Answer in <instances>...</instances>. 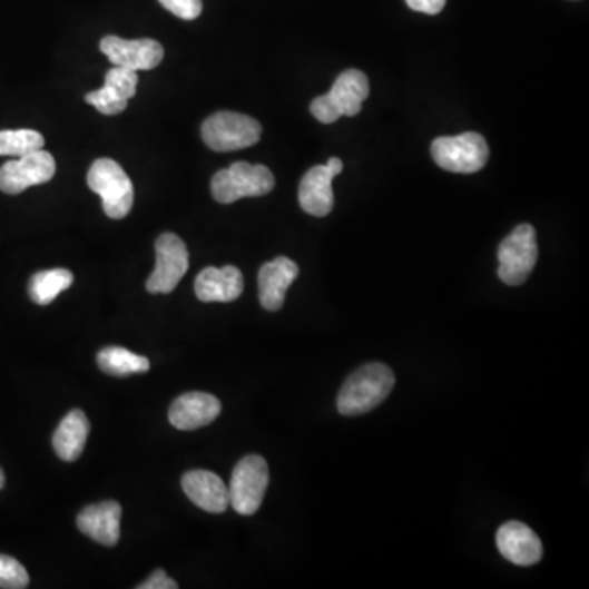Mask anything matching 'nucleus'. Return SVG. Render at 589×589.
<instances>
[{"mask_svg": "<svg viewBox=\"0 0 589 589\" xmlns=\"http://www.w3.org/2000/svg\"><path fill=\"white\" fill-rule=\"evenodd\" d=\"M72 282H75V275L68 268L37 272L28 284V295L37 305L47 306L53 303L59 294L68 291Z\"/></svg>", "mask_w": 589, "mask_h": 589, "instance_id": "aec40b11", "label": "nucleus"}, {"mask_svg": "<svg viewBox=\"0 0 589 589\" xmlns=\"http://www.w3.org/2000/svg\"><path fill=\"white\" fill-rule=\"evenodd\" d=\"M3 484H6V475H3L2 469H0V490H2Z\"/></svg>", "mask_w": 589, "mask_h": 589, "instance_id": "c85d7f7f", "label": "nucleus"}, {"mask_svg": "<svg viewBox=\"0 0 589 589\" xmlns=\"http://www.w3.org/2000/svg\"><path fill=\"white\" fill-rule=\"evenodd\" d=\"M86 102L89 106L96 107L104 115H118L128 107V100L125 97L118 96L115 90H111L107 86L87 94Z\"/></svg>", "mask_w": 589, "mask_h": 589, "instance_id": "b1692460", "label": "nucleus"}, {"mask_svg": "<svg viewBox=\"0 0 589 589\" xmlns=\"http://www.w3.org/2000/svg\"><path fill=\"white\" fill-rule=\"evenodd\" d=\"M393 386H395V374L389 365L379 362L364 365L344 382L337 395V410L344 416L369 413L380 403L385 402Z\"/></svg>", "mask_w": 589, "mask_h": 589, "instance_id": "f257e3e1", "label": "nucleus"}, {"mask_svg": "<svg viewBox=\"0 0 589 589\" xmlns=\"http://www.w3.org/2000/svg\"><path fill=\"white\" fill-rule=\"evenodd\" d=\"M100 51L107 56L114 66L134 69V71H149L161 65L164 48L159 41L143 38V40H124L120 37L102 38Z\"/></svg>", "mask_w": 589, "mask_h": 589, "instance_id": "f8f14e48", "label": "nucleus"}, {"mask_svg": "<svg viewBox=\"0 0 589 589\" xmlns=\"http://www.w3.org/2000/svg\"><path fill=\"white\" fill-rule=\"evenodd\" d=\"M408 7L414 12L438 16L445 7V0H406Z\"/></svg>", "mask_w": 589, "mask_h": 589, "instance_id": "bb28decb", "label": "nucleus"}, {"mask_svg": "<svg viewBox=\"0 0 589 589\" xmlns=\"http://www.w3.org/2000/svg\"><path fill=\"white\" fill-rule=\"evenodd\" d=\"M219 413H222V403L216 396L204 392H190L170 404L169 421L180 431H194L214 423Z\"/></svg>", "mask_w": 589, "mask_h": 589, "instance_id": "4468645a", "label": "nucleus"}, {"mask_svg": "<svg viewBox=\"0 0 589 589\" xmlns=\"http://www.w3.org/2000/svg\"><path fill=\"white\" fill-rule=\"evenodd\" d=\"M263 127L256 118L236 111H216L202 125V138L218 153L238 151L259 143Z\"/></svg>", "mask_w": 589, "mask_h": 589, "instance_id": "39448f33", "label": "nucleus"}, {"mask_svg": "<svg viewBox=\"0 0 589 589\" xmlns=\"http://www.w3.org/2000/svg\"><path fill=\"white\" fill-rule=\"evenodd\" d=\"M90 423L81 410L66 414L53 435L56 454L65 462H75L81 457L89 438Z\"/></svg>", "mask_w": 589, "mask_h": 589, "instance_id": "6ab92c4d", "label": "nucleus"}, {"mask_svg": "<svg viewBox=\"0 0 589 589\" xmlns=\"http://www.w3.org/2000/svg\"><path fill=\"white\" fill-rule=\"evenodd\" d=\"M139 589H177L179 588V585L176 583V581L170 580L169 577H167L166 571L164 570H156L155 573L151 575V577L148 578V580L145 581V583L139 585Z\"/></svg>", "mask_w": 589, "mask_h": 589, "instance_id": "cd10ccee", "label": "nucleus"}, {"mask_svg": "<svg viewBox=\"0 0 589 589\" xmlns=\"http://www.w3.org/2000/svg\"><path fill=\"white\" fill-rule=\"evenodd\" d=\"M497 546L508 562L519 567H531L542 560L543 547L539 536L519 521H509L498 529Z\"/></svg>", "mask_w": 589, "mask_h": 589, "instance_id": "ddd939ff", "label": "nucleus"}, {"mask_svg": "<svg viewBox=\"0 0 589 589\" xmlns=\"http://www.w3.org/2000/svg\"><path fill=\"white\" fill-rule=\"evenodd\" d=\"M187 271L186 243L174 233H164L156 242V268L146 282V291L149 294H170Z\"/></svg>", "mask_w": 589, "mask_h": 589, "instance_id": "1a4fd4ad", "label": "nucleus"}, {"mask_svg": "<svg viewBox=\"0 0 589 589\" xmlns=\"http://www.w3.org/2000/svg\"><path fill=\"white\" fill-rule=\"evenodd\" d=\"M30 583L26 567L13 557L0 553V588L23 589Z\"/></svg>", "mask_w": 589, "mask_h": 589, "instance_id": "5701e85b", "label": "nucleus"}, {"mask_svg": "<svg viewBox=\"0 0 589 589\" xmlns=\"http://www.w3.org/2000/svg\"><path fill=\"white\" fill-rule=\"evenodd\" d=\"M432 159L442 169L455 174H475L487 166L490 148L482 135L442 136L431 146Z\"/></svg>", "mask_w": 589, "mask_h": 589, "instance_id": "423d86ee", "label": "nucleus"}, {"mask_svg": "<svg viewBox=\"0 0 589 589\" xmlns=\"http://www.w3.org/2000/svg\"><path fill=\"white\" fill-rule=\"evenodd\" d=\"M159 2L164 9L183 20H195L204 10L202 0H159Z\"/></svg>", "mask_w": 589, "mask_h": 589, "instance_id": "a878e982", "label": "nucleus"}, {"mask_svg": "<svg viewBox=\"0 0 589 589\" xmlns=\"http://www.w3.org/2000/svg\"><path fill=\"white\" fill-rule=\"evenodd\" d=\"M106 86L127 100L134 99L138 87V75L134 69L115 66L106 75Z\"/></svg>", "mask_w": 589, "mask_h": 589, "instance_id": "393cba45", "label": "nucleus"}, {"mask_svg": "<svg viewBox=\"0 0 589 589\" xmlns=\"http://www.w3.org/2000/svg\"><path fill=\"white\" fill-rule=\"evenodd\" d=\"M121 507L117 501H102L82 509L78 528L82 534L106 547L117 546L120 540Z\"/></svg>", "mask_w": 589, "mask_h": 589, "instance_id": "f3484780", "label": "nucleus"}, {"mask_svg": "<svg viewBox=\"0 0 589 589\" xmlns=\"http://www.w3.org/2000/svg\"><path fill=\"white\" fill-rule=\"evenodd\" d=\"M87 186L102 197L104 212L108 218L121 219L130 214L135 200L134 183L114 159L94 161L87 173Z\"/></svg>", "mask_w": 589, "mask_h": 589, "instance_id": "20e7f679", "label": "nucleus"}, {"mask_svg": "<svg viewBox=\"0 0 589 589\" xmlns=\"http://www.w3.org/2000/svg\"><path fill=\"white\" fill-rule=\"evenodd\" d=\"M343 170L340 158H331L326 166L312 167L303 176L298 188L300 207L312 216H327L334 207L333 180Z\"/></svg>", "mask_w": 589, "mask_h": 589, "instance_id": "9b49d317", "label": "nucleus"}, {"mask_svg": "<svg viewBox=\"0 0 589 589\" xmlns=\"http://www.w3.org/2000/svg\"><path fill=\"white\" fill-rule=\"evenodd\" d=\"M43 135L35 130L0 131V156H22L43 149Z\"/></svg>", "mask_w": 589, "mask_h": 589, "instance_id": "4be33fe9", "label": "nucleus"}, {"mask_svg": "<svg viewBox=\"0 0 589 589\" xmlns=\"http://www.w3.org/2000/svg\"><path fill=\"white\" fill-rule=\"evenodd\" d=\"M371 94L369 78L357 69L341 72L330 92L316 97L310 110L322 124H334L341 117H355Z\"/></svg>", "mask_w": 589, "mask_h": 589, "instance_id": "f03ea898", "label": "nucleus"}, {"mask_svg": "<svg viewBox=\"0 0 589 589\" xmlns=\"http://www.w3.org/2000/svg\"><path fill=\"white\" fill-rule=\"evenodd\" d=\"M275 187L272 170L263 164L235 163L218 170L212 179V195L218 204L229 205L244 197H263Z\"/></svg>", "mask_w": 589, "mask_h": 589, "instance_id": "7ed1b4c3", "label": "nucleus"}, {"mask_svg": "<svg viewBox=\"0 0 589 589\" xmlns=\"http://www.w3.org/2000/svg\"><path fill=\"white\" fill-rule=\"evenodd\" d=\"M300 268L294 261L285 256L275 257L271 263L264 264L259 271V300L267 312H278L284 306L285 294L288 287L298 277Z\"/></svg>", "mask_w": 589, "mask_h": 589, "instance_id": "2eb2a0df", "label": "nucleus"}, {"mask_svg": "<svg viewBox=\"0 0 589 589\" xmlns=\"http://www.w3.org/2000/svg\"><path fill=\"white\" fill-rule=\"evenodd\" d=\"M243 291V274L235 266L204 268L195 281V295L205 303L235 302L242 296Z\"/></svg>", "mask_w": 589, "mask_h": 589, "instance_id": "dca6fc26", "label": "nucleus"}, {"mask_svg": "<svg viewBox=\"0 0 589 589\" xmlns=\"http://www.w3.org/2000/svg\"><path fill=\"white\" fill-rule=\"evenodd\" d=\"M539 259L536 229L531 225H519L503 239L498 249V275L511 287L524 284Z\"/></svg>", "mask_w": 589, "mask_h": 589, "instance_id": "0eeeda50", "label": "nucleus"}, {"mask_svg": "<svg viewBox=\"0 0 589 589\" xmlns=\"http://www.w3.org/2000/svg\"><path fill=\"white\" fill-rule=\"evenodd\" d=\"M183 488L195 507L222 514L229 507V491L214 472L192 470L183 479Z\"/></svg>", "mask_w": 589, "mask_h": 589, "instance_id": "a211bd4d", "label": "nucleus"}, {"mask_svg": "<svg viewBox=\"0 0 589 589\" xmlns=\"http://www.w3.org/2000/svg\"><path fill=\"white\" fill-rule=\"evenodd\" d=\"M97 364L100 371L115 376L145 374L151 367L148 359L118 346L102 349L97 355Z\"/></svg>", "mask_w": 589, "mask_h": 589, "instance_id": "412c9836", "label": "nucleus"}, {"mask_svg": "<svg viewBox=\"0 0 589 589\" xmlns=\"http://www.w3.org/2000/svg\"><path fill=\"white\" fill-rule=\"evenodd\" d=\"M268 487V467L261 455H246L233 470L229 483V507L238 514L253 516L259 511Z\"/></svg>", "mask_w": 589, "mask_h": 589, "instance_id": "6e6552de", "label": "nucleus"}, {"mask_svg": "<svg viewBox=\"0 0 589 589\" xmlns=\"http://www.w3.org/2000/svg\"><path fill=\"white\" fill-rule=\"evenodd\" d=\"M55 174L53 156L45 149H38L0 167V190L3 194L19 195L28 187L50 183Z\"/></svg>", "mask_w": 589, "mask_h": 589, "instance_id": "9d476101", "label": "nucleus"}]
</instances>
